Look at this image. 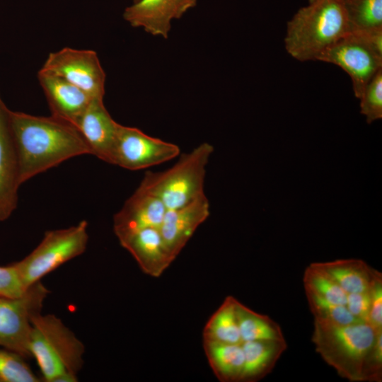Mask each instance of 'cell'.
Masks as SVG:
<instances>
[{"label": "cell", "instance_id": "cell-1", "mask_svg": "<svg viewBox=\"0 0 382 382\" xmlns=\"http://www.w3.org/2000/svg\"><path fill=\"white\" fill-rule=\"evenodd\" d=\"M9 120L21 183L69 158L91 154L79 130L61 118L9 110Z\"/></svg>", "mask_w": 382, "mask_h": 382}, {"label": "cell", "instance_id": "cell-2", "mask_svg": "<svg viewBox=\"0 0 382 382\" xmlns=\"http://www.w3.org/2000/svg\"><path fill=\"white\" fill-rule=\"evenodd\" d=\"M349 33L343 0H314L300 8L288 21L284 47L299 61L318 60Z\"/></svg>", "mask_w": 382, "mask_h": 382}, {"label": "cell", "instance_id": "cell-3", "mask_svg": "<svg viewBox=\"0 0 382 382\" xmlns=\"http://www.w3.org/2000/svg\"><path fill=\"white\" fill-rule=\"evenodd\" d=\"M43 378L47 382H76L83 366L82 342L54 315H35L29 342Z\"/></svg>", "mask_w": 382, "mask_h": 382}, {"label": "cell", "instance_id": "cell-4", "mask_svg": "<svg viewBox=\"0 0 382 382\" xmlns=\"http://www.w3.org/2000/svg\"><path fill=\"white\" fill-rule=\"evenodd\" d=\"M378 332L365 322L338 325L314 319L311 341L340 376L362 382L364 361Z\"/></svg>", "mask_w": 382, "mask_h": 382}, {"label": "cell", "instance_id": "cell-5", "mask_svg": "<svg viewBox=\"0 0 382 382\" xmlns=\"http://www.w3.org/2000/svg\"><path fill=\"white\" fill-rule=\"evenodd\" d=\"M214 147L204 142L180 156L170 168L148 171L139 188L161 201L167 209L180 207L204 192L206 167Z\"/></svg>", "mask_w": 382, "mask_h": 382}, {"label": "cell", "instance_id": "cell-6", "mask_svg": "<svg viewBox=\"0 0 382 382\" xmlns=\"http://www.w3.org/2000/svg\"><path fill=\"white\" fill-rule=\"evenodd\" d=\"M88 241V223L48 231L39 245L24 259L14 263L25 289L69 260L81 255Z\"/></svg>", "mask_w": 382, "mask_h": 382}, {"label": "cell", "instance_id": "cell-7", "mask_svg": "<svg viewBox=\"0 0 382 382\" xmlns=\"http://www.w3.org/2000/svg\"><path fill=\"white\" fill-rule=\"evenodd\" d=\"M48 292L39 281L20 297L0 296V346L23 358L31 357L29 350L31 320L40 313Z\"/></svg>", "mask_w": 382, "mask_h": 382}, {"label": "cell", "instance_id": "cell-8", "mask_svg": "<svg viewBox=\"0 0 382 382\" xmlns=\"http://www.w3.org/2000/svg\"><path fill=\"white\" fill-rule=\"evenodd\" d=\"M40 70L62 78L92 98L103 99L105 74L93 50L64 47L50 53Z\"/></svg>", "mask_w": 382, "mask_h": 382}, {"label": "cell", "instance_id": "cell-9", "mask_svg": "<svg viewBox=\"0 0 382 382\" xmlns=\"http://www.w3.org/2000/svg\"><path fill=\"white\" fill-rule=\"evenodd\" d=\"M180 154L178 145L147 135L136 127L120 125L112 164L137 170L170 161Z\"/></svg>", "mask_w": 382, "mask_h": 382}, {"label": "cell", "instance_id": "cell-10", "mask_svg": "<svg viewBox=\"0 0 382 382\" xmlns=\"http://www.w3.org/2000/svg\"><path fill=\"white\" fill-rule=\"evenodd\" d=\"M317 61L333 64L343 69L349 76L358 99L368 82L382 68V57L354 33L328 48Z\"/></svg>", "mask_w": 382, "mask_h": 382}, {"label": "cell", "instance_id": "cell-11", "mask_svg": "<svg viewBox=\"0 0 382 382\" xmlns=\"http://www.w3.org/2000/svg\"><path fill=\"white\" fill-rule=\"evenodd\" d=\"M9 110L0 96V221L9 218L16 209L18 190L22 184Z\"/></svg>", "mask_w": 382, "mask_h": 382}, {"label": "cell", "instance_id": "cell-12", "mask_svg": "<svg viewBox=\"0 0 382 382\" xmlns=\"http://www.w3.org/2000/svg\"><path fill=\"white\" fill-rule=\"evenodd\" d=\"M197 0H139L127 7L123 18L132 27L167 38L173 19L180 18Z\"/></svg>", "mask_w": 382, "mask_h": 382}, {"label": "cell", "instance_id": "cell-13", "mask_svg": "<svg viewBox=\"0 0 382 382\" xmlns=\"http://www.w3.org/2000/svg\"><path fill=\"white\" fill-rule=\"evenodd\" d=\"M209 209V200L203 194L180 207L166 210L158 229L174 259L198 226L208 218Z\"/></svg>", "mask_w": 382, "mask_h": 382}, {"label": "cell", "instance_id": "cell-14", "mask_svg": "<svg viewBox=\"0 0 382 382\" xmlns=\"http://www.w3.org/2000/svg\"><path fill=\"white\" fill-rule=\"evenodd\" d=\"M74 125L89 146L91 155L112 164L120 124L108 112L103 99H92Z\"/></svg>", "mask_w": 382, "mask_h": 382}, {"label": "cell", "instance_id": "cell-15", "mask_svg": "<svg viewBox=\"0 0 382 382\" xmlns=\"http://www.w3.org/2000/svg\"><path fill=\"white\" fill-rule=\"evenodd\" d=\"M167 209L160 199L137 187L113 218L119 241L148 228H159Z\"/></svg>", "mask_w": 382, "mask_h": 382}, {"label": "cell", "instance_id": "cell-16", "mask_svg": "<svg viewBox=\"0 0 382 382\" xmlns=\"http://www.w3.org/2000/svg\"><path fill=\"white\" fill-rule=\"evenodd\" d=\"M37 79L52 115L74 125L93 99L80 88L52 74L40 70Z\"/></svg>", "mask_w": 382, "mask_h": 382}, {"label": "cell", "instance_id": "cell-17", "mask_svg": "<svg viewBox=\"0 0 382 382\" xmlns=\"http://www.w3.org/2000/svg\"><path fill=\"white\" fill-rule=\"evenodd\" d=\"M148 275L158 277L175 260L166 248L158 228L137 231L120 241Z\"/></svg>", "mask_w": 382, "mask_h": 382}, {"label": "cell", "instance_id": "cell-18", "mask_svg": "<svg viewBox=\"0 0 382 382\" xmlns=\"http://www.w3.org/2000/svg\"><path fill=\"white\" fill-rule=\"evenodd\" d=\"M243 369L240 382H256L272 372L287 348L283 340H254L242 342Z\"/></svg>", "mask_w": 382, "mask_h": 382}, {"label": "cell", "instance_id": "cell-19", "mask_svg": "<svg viewBox=\"0 0 382 382\" xmlns=\"http://www.w3.org/2000/svg\"><path fill=\"white\" fill-rule=\"evenodd\" d=\"M347 293L370 291L382 273L360 259H339L317 262Z\"/></svg>", "mask_w": 382, "mask_h": 382}, {"label": "cell", "instance_id": "cell-20", "mask_svg": "<svg viewBox=\"0 0 382 382\" xmlns=\"http://www.w3.org/2000/svg\"><path fill=\"white\" fill-rule=\"evenodd\" d=\"M209 364L221 382H240L244 355L241 344H230L203 340Z\"/></svg>", "mask_w": 382, "mask_h": 382}, {"label": "cell", "instance_id": "cell-21", "mask_svg": "<svg viewBox=\"0 0 382 382\" xmlns=\"http://www.w3.org/2000/svg\"><path fill=\"white\" fill-rule=\"evenodd\" d=\"M236 299L228 296L207 321L203 340L242 344L236 312Z\"/></svg>", "mask_w": 382, "mask_h": 382}, {"label": "cell", "instance_id": "cell-22", "mask_svg": "<svg viewBox=\"0 0 382 382\" xmlns=\"http://www.w3.org/2000/svg\"><path fill=\"white\" fill-rule=\"evenodd\" d=\"M236 312L243 342L285 340L279 325L268 316L254 311L238 300Z\"/></svg>", "mask_w": 382, "mask_h": 382}, {"label": "cell", "instance_id": "cell-23", "mask_svg": "<svg viewBox=\"0 0 382 382\" xmlns=\"http://www.w3.org/2000/svg\"><path fill=\"white\" fill-rule=\"evenodd\" d=\"M352 31L382 28V0H343Z\"/></svg>", "mask_w": 382, "mask_h": 382}, {"label": "cell", "instance_id": "cell-24", "mask_svg": "<svg viewBox=\"0 0 382 382\" xmlns=\"http://www.w3.org/2000/svg\"><path fill=\"white\" fill-rule=\"evenodd\" d=\"M304 289L335 303L346 304L347 294L317 262L310 264L303 277Z\"/></svg>", "mask_w": 382, "mask_h": 382}, {"label": "cell", "instance_id": "cell-25", "mask_svg": "<svg viewBox=\"0 0 382 382\" xmlns=\"http://www.w3.org/2000/svg\"><path fill=\"white\" fill-rule=\"evenodd\" d=\"M305 294L314 319L338 325L361 322L354 318L345 305L327 301L308 290H305Z\"/></svg>", "mask_w": 382, "mask_h": 382}, {"label": "cell", "instance_id": "cell-26", "mask_svg": "<svg viewBox=\"0 0 382 382\" xmlns=\"http://www.w3.org/2000/svg\"><path fill=\"white\" fill-rule=\"evenodd\" d=\"M40 379L16 352L0 349V382H38Z\"/></svg>", "mask_w": 382, "mask_h": 382}, {"label": "cell", "instance_id": "cell-27", "mask_svg": "<svg viewBox=\"0 0 382 382\" xmlns=\"http://www.w3.org/2000/svg\"><path fill=\"white\" fill-rule=\"evenodd\" d=\"M359 99L360 112L368 124L382 118V68L368 82Z\"/></svg>", "mask_w": 382, "mask_h": 382}, {"label": "cell", "instance_id": "cell-28", "mask_svg": "<svg viewBox=\"0 0 382 382\" xmlns=\"http://www.w3.org/2000/svg\"><path fill=\"white\" fill-rule=\"evenodd\" d=\"M382 381V330H379L364 361L362 381Z\"/></svg>", "mask_w": 382, "mask_h": 382}, {"label": "cell", "instance_id": "cell-29", "mask_svg": "<svg viewBox=\"0 0 382 382\" xmlns=\"http://www.w3.org/2000/svg\"><path fill=\"white\" fill-rule=\"evenodd\" d=\"M25 290L14 264L0 267V296L17 298Z\"/></svg>", "mask_w": 382, "mask_h": 382}, {"label": "cell", "instance_id": "cell-30", "mask_svg": "<svg viewBox=\"0 0 382 382\" xmlns=\"http://www.w3.org/2000/svg\"><path fill=\"white\" fill-rule=\"evenodd\" d=\"M372 289L370 291L350 293L347 295L345 306L359 321L365 323L367 321L371 303Z\"/></svg>", "mask_w": 382, "mask_h": 382}, {"label": "cell", "instance_id": "cell-31", "mask_svg": "<svg viewBox=\"0 0 382 382\" xmlns=\"http://www.w3.org/2000/svg\"><path fill=\"white\" fill-rule=\"evenodd\" d=\"M366 323L376 331L382 330V279L372 289L371 303Z\"/></svg>", "mask_w": 382, "mask_h": 382}, {"label": "cell", "instance_id": "cell-32", "mask_svg": "<svg viewBox=\"0 0 382 382\" xmlns=\"http://www.w3.org/2000/svg\"><path fill=\"white\" fill-rule=\"evenodd\" d=\"M133 1V3H137L138 2L139 0H132Z\"/></svg>", "mask_w": 382, "mask_h": 382}, {"label": "cell", "instance_id": "cell-33", "mask_svg": "<svg viewBox=\"0 0 382 382\" xmlns=\"http://www.w3.org/2000/svg\"><path fill=\"white\" fill-rule=\"evenodd\" d=\"M314 1V0H308V2H311V1Z\"/></svg>", "mask_w": 382, "mask_h": 382}]
</instances>
